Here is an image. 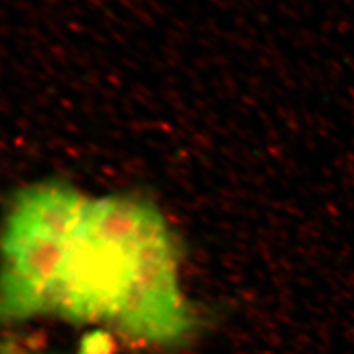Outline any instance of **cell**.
<instances>
[{"label": "cell", "mask_w": 354, "mask_h": 354, "mask_svg": "<svg viewBox=\"0 0 354 354\" xmlns=\"http://www.w3.org/2000/svg\"><path fill=\"white\" fill-rule=\"evenodd\" d=\"M44 316L104 324L151 346L185 342L195 320L160 209L55 180L19 191L0 230V322Z\"/></svg>", "instance_id": "cell-1"}]
</instances>
